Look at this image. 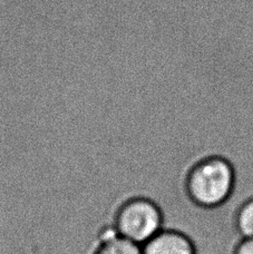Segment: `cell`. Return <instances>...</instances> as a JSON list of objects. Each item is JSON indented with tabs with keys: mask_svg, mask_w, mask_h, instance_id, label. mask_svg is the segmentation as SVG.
<instances>
[{
	"mask_svg": "<svg viewBox=\"0 0 253 254\" xmlns=\"http://www.w3.org/2000/svg\"><path fill=\"white\" fill-rule=\"evenodd\" d=\"M237 187L232 162L221 155H209L190 167L183 180L184 192L194 205L214 210L231 198Z\"/></svg>",
	"mask_w": 253,
	"mask_h": 254,
	"instance_id": "obj_1",
	"label": "cell"
},
{
	"mask_svg": "<svg viewBox=\"0 0 253 254\" xmlns=\"http://www.w3.org/2000/svg\"><path fill=\"white\" fill-rule=\"evenodd\" d=\"M166 226V212L156 199L137 195L122 204L115 219L117 235L143 246Z\"/></svg>",
	"mask_w": 253,
	"mask_h": 254,
	"instance_id": "obj_2",
	"label": "cell"
},
{
	"mask_svg": "<svg viewBox=\"0 0 253 254\" xmlns=\"http://www.w3.org/2000/svg\"><path fill=\"white\" fill-rule=\"evenodd\" d=\"M143 254H197V248L188 233L165 228L142 246Z\"/></svg>",
	"mask_w": 253,
	"mask_h": 254,
	"instance_id": "obj_3",
	"label": "cell"
},
{
	"mask_svg": "<svg viewBox=\"0 0 253 254\" xmlns=\"http://www.w3.org/2000/svg\"><path fill=\"white\" fill-rule=\"evenodd\" d=\"M94 254H143V252L142 246L120 237L113 229L102 239Z\"/></svg>",
	"mask_w": 253,
	"mask_h": 254,
	"instance_id": "obj_4",
	"label": "cell"
},
{
	"mask_svg": "<svg viewBox=\"0 0 253 254\" xmlns=\"http://www.w3.org/2000/svg\"><path fill=\"white\" fill-rule=\"evenodd\" d=\"M234 229L240 239H253V196L238 207L234 214Z\"/></svg>",
	"mask_w": 253,
	"mask_h": 254,
	"instance_id": "obj_5",
	"label": "cell"
},
{
	"mask_svg": "<svg viewBox=\"0 0 253 254\" xmlns=\"http://www.w3.org/2000/svg\"><path fill=\"white\" fill-rule=\"evenodd\" d=\"M232 254H253V239H240Z\"/></svg>",
	"mask_w": 253,
	"mask_h": 254,
	"instance_id": "obj_6",
	"label": "cell"
}]
</instances>
